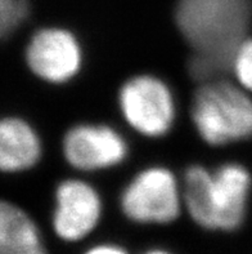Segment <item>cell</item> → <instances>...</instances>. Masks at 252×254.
Masks as SVG:
<instances>
[{"label":"cell","mask_w":252,"mask_h":254,"mask_svg":"<svg viewBox=\"0 0 252 254\" xmlns=\"http://www.w3.org/2000/svg\"><path fill=\"white\" fill-rule=\"evenodd\" d=\"M126 217L141 223H169L178 218L180 196L175 177L165 168L141 172L122 192Z\"/></svg>","instance_id":"cell-5"},{"label":"cell","mask_w":252,"mask_h":254,"mask_svg":"<svg viewBox=\"0 0 252 254\" xmlns=\"http://www.w3.org/2000/svg\"><path fill=\"white\" fill-rule=\"evenodd\" d=\"M30 12L27 0H0V35L8 38L25 22Z\"/></svg>","instance_id":"cell-11"},{"label":"cell","mask_w":252,"mask_h":254,"mask_svg":"<svg viewBox=\"0 0 252 254\" xmlns=\"http://www.w3.org/2000/svg\"><path fill=\"white\" fill-rule=\"evenodd\" d=\"M0 254H45L32 219L5 201L0 205Z\"/></svg>","instance_id":"cell-10"},{"label":"cell","mask_w":252,"mask_h":254,"mask_svg":"<svg viewBox=\"0 0 252 254\" xmlns=\"http://www.w3.org/2000/svg\"><path fill=\"white\" fill-rule=\"evenodd\" d=\"M191 115L208 145H228L252 135V100L229 81L216 79L202 84L192 101Z\"/></svg>","instance_id":"cell-3"},{"label":"cell","mask_w":252,"mask_h":254,"mask_svg":"<svg viewBox=\"0 0 252 254\" xmlns=\"http://www.w3.org/2000/svg\"><path fill=\"white\" fill-rule=\"evenodd\" d=\"M86 254H126L124 251L116 247H97V248L92 249Z\"/></svg>","instance_id":"cell-13"},{"label":"cell","mask_w":252,"mask_h":254,"mask_svg":"<svg viewBox=\"0 0 252 254\" xmlns=\"http://www.w3.org/2000/svg\"><path fill=\"white\" fill-rule=\"evenodd\" d=\"M63 154L79 171H97L120 164L126 158L128 145L109 127L81 124L66 133Z\"/></svg>","instance_id":"cell-7"},{"label":"cell","mask_w":252,"mask_h":254,"mask_svg":"<svg viewBox=\"0 0 252 254\" xmlns=\"http://www.w3.org/2000/svg\"><path fill=\"white\" fill-rule=\"evenodd\" d=\"M241 87L252 92V38H246L237 51L233 68Z\"/></svg>","instance_id":"cell-12"},{"label":"cell","mask_w":252,"mask_h":254,"mask_svg":"<svg viewBox=\"0 0 252 254\" xmlns=\"http://www.w3.org/2000/svg\"><path fill=\"white\" fill-rule=\"evenodd\" d=\"M148 254H167V253H165V252H161V251H156V252H151V253H148Z\"/></svg>","instance_id":"cell-14"},{"label":"cell","mask_w":252,"mask_h":254,"mask_svg":"<svg viewBox=\"0 0 252 254\" xmlns=\"http://www.w3.org/2000/svg\"><path fill=\"white\" fill-rule=\"evenodd\" d=\"M81 48L70 31L63 29L39 30L26 48L30 70L48 83L71 80L81 67Z\"/></svg>","instance_id":"cell-6"},{"label":"cell","mask_w":252,"mask_h":254,"mask_svg":"<svg viewBox=\"0 0 252 254\" xmlns=\"http://www.w3.org/2000/svg\"><path fill=\"white\" fill-rule=\"evenodd\" d=\"M251 19L252 0H179L175 22L192 49L189 75L203 84L232 70Z\"/></svg>","instance_id":"cell-1"},{"label":"cell","mask_w":252,"mask_h":254,"mask_svg":"<svg viewBox=\"0 0 252 254\" xmlns=\"http://www.w3.org/2000/svg\"><path fill=\"white\" fill-rule=\"evenodd\" d=\"M250 187V173L240 164L228 163L212 172L192 165L185 173L187 209L204 229L232 231L245 219Z\"/></svg>","instance_id":"cell-2"},{"label":"cell","mask_w":252,"mask_h":254,"mask_svg":"<svg viewBox=\"0 0 252 254\" xmlns=\"http://www.w3.org/2000/svg\"><path fill=\"white\" fill-rule=\"evenodd\" d=\"M118 103L131 128L148 137L166 134L175 119L171 92L163 81L151 75L126 81L118 94Z\"/></svg>","instance_id":"cell-4"},{"label":"cell","mask_w":252,"mask_h":254,"mask_svg":"<svg viewBox=\"0 0 252 254\" xmlns=\"http://www.w3.org/2000/svg\"><path fill=\"white\" fill-rule=\"evenodd\" d=\"M42 156V142L31 126L18 118L0 123V168L14 173L30 169Z\"/></svg>","instance_id":"cell-9"},{"label":"cell","mask_w":252,"mask_h":254,"mask_svg":"<svg viewBox=\"0 0 252 254\" xmlns=\"http://www.w3.org/2000/svg\"><path fill=\"white\" fill-rule=\"evenodd\" d=\"M54 230L68 242L84 238L98 223L101 199L90 185L79 180L63 181L55 192Z\"/></svg>","instance_id":"cell-8"}]
</instances>
